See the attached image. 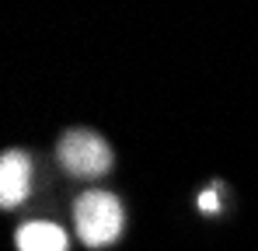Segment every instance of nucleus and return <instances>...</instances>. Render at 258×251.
<instances>
[{"instance_id":"obj_1","label":"nucleus","mask_w":258,"mask_h":251,"mask_svg":"<svg viewBox=\"0 0 258 251\" xmlns=\"http://www.w3.org/2000/svg\"><path fill=\"white\" fill-rule=\"evenodd\" d=\"M74 223H77V237L87 248H105V244L119 241L126 213H122L119 196H112L105 189H87L74 203Z\"/></svg>"},{"instance_id":"obj_2","label":"nucleus","mask_w":258,"mask_h":251,"mask_svg":"<svg viewBox=\"0 0 258 251\" xmlns=\"http://www.w3.org/2000/svg\"><path fill=\"white\" fill-rule=\"evenodd\" d=\"M56 157L77 178H98L112 167V147L91 129H67L56 147Z\"/></svg>"},{"instance_id":"obj_3","label":"nucleus","mask_w":258,"mask_h":251,"mask_svg":"<svg viewBox=\"0 0 258 251\" xmlns=\"http://www.w3.org/2000/svg\"><path fill=\"white\" fill-rule=\"evenodd\" d=\"M32 178V161L21 150H4L0 157V206L14 209L18 203H25L28 196V181Z\"/></svg>"},{"instance_id":"obj_4","label":"nucleus","mask_w":258,"mask_h":251,"mask_svg":"<svg viewBox=\"0 0 258 251\" xmlns=\"http://www.w3.org/2000/svg\"><path fill=\"white\" fill-rule=\"evenodd\" d=\"M14 244H18V251H67V234L56 223L32 220V223L18 227Z\"/></svg>"},{"instance_id":"obj_5","label":"nucleus","mask_w":258,"mask_h":251,"mask_svg":"<svg viewBox=\"0 0 258 251\" xmlns=\"http://www.w3.org/2000/svg\"><path fill=\"white\" fill-rule=\"evenodd\" d=\"M199 206L206 209V213H213V209H216V192H206V196L199 199Z\"/></svg>"}]
</instances>
